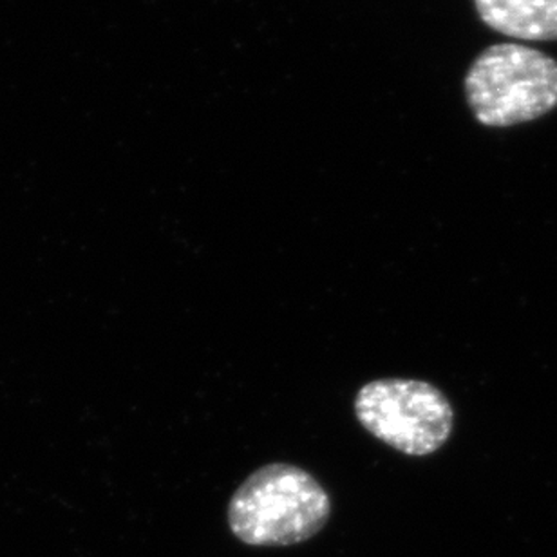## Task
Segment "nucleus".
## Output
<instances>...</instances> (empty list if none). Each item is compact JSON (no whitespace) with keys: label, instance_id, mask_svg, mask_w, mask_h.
<instances>
[{"label":"nucleus","instance_id":"7ed1b4c3","mask_svg":"<svg viewBox=\"0 0 557 557\" xmlns=\"http://www.w3.org/2000/svg\"><path fill=\"white\" fill-rule=\"evenodd\" d=\"M355 418L382 444L408 456H429L453 434L455 411L444 393L417 379H376L355 395Z\"/></svg>","mask_w":557,"mask_h":557},{"label":"nucleus","instance_id":"f03ea898","mask_svg":"<svg viewBox=\"0 0 557 557\" xmlns=\"http://www.w3.org/2000/svg\"><path fill=\"white\" fill-rule=\"evenodd\" d=\"M466 97L485 127L534 122L557 108V62L523 44H496L467 71Z\"/></svg>","mask_w":557,"mask_h":557},{"label":"nucleus","instance_id":"20e7f679","mask_svg":"<svg viewBox=\"0 0 557 557\" xmlns=\"http://www.w3.org/2000/svg\"><path fill=\"white\" fill-rule=\"evenodd\" d=\"M485 26L531 42L557 40V0H474Z\"/></svg>","mask_w":557,"mask_h":557},{"label":"nucleus","instance_id":"f257e3e1","mask_svg":"<svg viewBox=\"0 0 557 557\" xmlns=\"http://www.w3.org/2000/svg\"><path fill=\"white\" fill-rule=\"evenodd\" d=\"M332 512L330 494L311 472L275 461L259 467L236 488L226 521L248 547H294L321 534Z\"/></svg>","mask_w":557,"mask_h":557}]
</instances>
